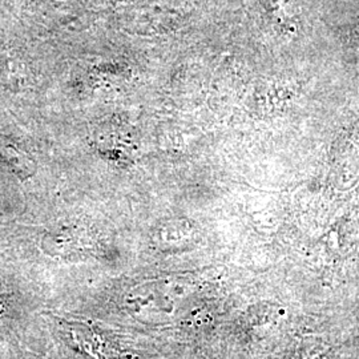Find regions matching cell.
<instances>
[{"label":"cell","mask_w":359,"mask_h":359,"mask_svg":"<svg viewBox=\"0 0 359 359\" xmlns=\"http://www.w3.org/2000/svg\"><path fill=\"white\" fill-rule=\"evenodd\" d=\"M129 308L142 317L165 316L170 308V299L161 287L144 285L129 295Z\"/></svg>","instance_id":"6da1fadb"},{"label":"cell","mask_w":359,"mask_h":359,"mask_svg":"<svg viewBox=\"0 0 359 359\" xmlns=\"http://www.w3.org/2000/svg\"><path fill=\"white\" fill-rule=\"evenodd\" d=\"M0 157L18 175H28L34 165L25 152L7 140L0 142Z\"/></svg>","instance_id":"7a4b0ae2"}]
</instances>
